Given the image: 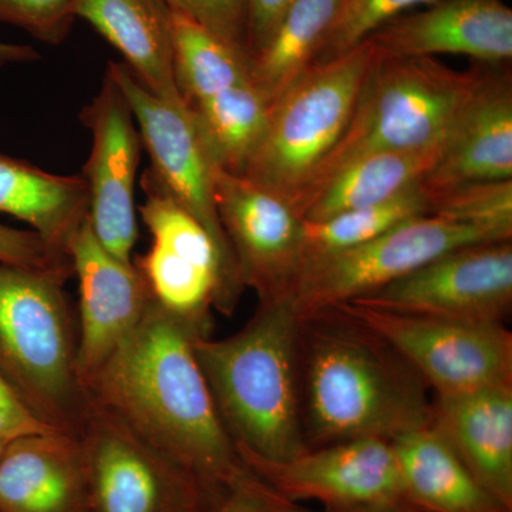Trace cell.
Masks as SVG:
<instances>
[{
  "label": "cell",
  "instance_id": "cell-1",
  "mask_svg": "<svg viewBox=\"0 0 512 512\" xmlns=\"http://www.w3.org/2000/svg\"><path fill=\"white\" fill-rule=\"evenodd\" d=\"M201 333L156 301L90 384L92 402L198 478L214 503L245 471L194 352Z\"/></svg>",
  "mask_w": 512,
  "mask_h": 512
},
{
  "label": "cell",
  "instance_id": "cell-2",
  "mask_svg": "<svg viewBox=\"0 0 512 512\" xmlns=\"http://www.w3.org/2000/svg\"><path fill=\"white\" fill-rule=\"evenodd\" d=\"M301 404L306 446L393 441L430 426V389L382 336L340 308L301 318Z\"/></svg>",
  "mask_w": 512,
  "mask_h": 512
},
{
  "label": "cell",
  "instance_id": "cell-3",
  "mask_svg": "<svg viewBox=\"0 0 512 512\" xmlns=\"http://www.w3.org/2000/svg\"><path fill=\"white\" fill-rule=\"evenodd\" d=\"M301 316L292 296L259 302L224 339L197 338L194 352L222 426L235 447L269 461L306 450L302 424Z\"/></svg>",
  "mask_w": 512,
  "mask_h": 512
},
{
  "label": "cell",
  "instance_id": "cell-4",
  "mask_svg": "<svg viewBox=\"0 0 512 512\" xmlns=\"http://www.w3.org/2000/svg\"><path fill=\"white\" fill-rule=\"evenodd\" d=\"M66 276L0 262V372L47 427L79 437L90 396Z\"/></svg>",
  "mask_w": 512,
  "mask_h": 512
},
{
  "label": "cell",
  "instance_id": "cell-5",
  "mask_svg": "<svg viewBox=\"0 0 512 512\" xmlns=\"http://www.w3.org/2000/svg\"><path fill=\"white\" fill-rule=\"evenodd\" d=\"M478 72L480 67L458 72L434 57H393L377 52L345 133L292 207L359 158L443 146L476 87Z\"/></svg>",
  "mask_w": 512,
  "mask_h": 512
},
{
  "label": "cell",
  "instance_id": "cell-6",
  "mask_svg": "<svg viewBox=\"0 0 512 512\" xmlns=\"http://www.w3.org/2000/svg\"><path fill=\"white\" fill-rule=\"evenodd\" d=\"M376 55L366 39L299 76L271 103L264 134L242 177L293 204L345 133Z\"/></svg>",
  "mask_w": 512,
  "mask_h": 512
},
{
  "label": "cell",
  "instance_id": "cell-7",
  "mask_svg": "<svg viewBox=\"0 0 512 512\" xmlns=\"http://www.w3.org/2000/svg\"><path fill=\"white\" fill-rule=\"evenodd\" d=\"M111 76L124 93L151 170L188 214L210 235L220 254L224 299L222 315L237 309L245 288L215 201L214 164L211 163L190 110L185 103H170L157 97L123 62L107 64Z\"/></svg>",
  "mask_w": 512,
  "mask_h": 512
},
{
  "label": "cell",
  "instance_id": "cell-8",
  "mask_svg": "<svg viewBox=\"0 0 512 512\" xmlns=\"http://www.w3.org/2000/svg\"><path fill=\"white\" fill-rule=\"evenodd\" d=\"M79 439L87 512H204L214 504L187 468L92 400Z\"/></svg>",
  "mask_w": 512,
  "mask_h": 512
},
{
  "label": "cell",
  "instance_id": "cell-9",
  "mask_svg": "<svg viewBox=\"0 0 512 512\" xmlns=\"http://www.w3.org/2000/svg\"><path fill=\"white\" fill-rule=\"evenodd\" d=\"M336 308L390 343L434 394L512 386V333L505 323L403 315L356 302Z\"/></svg>",
  "mask_w": 512,
  "mask_h": 512
},
{
  "label": "cell",
  "instance_id": "cell-10",
  "mask_svg": "<svg viewBox=\"0 0 512 512\" xmlns=\"http://www.w3.org/2000/svg\"><path fill=\"white\" fill-rule=\"evenodd\" d=\"M141 188L144 202L138 211L153 244L133 264L161 308L210 338L212 312L221 313L224 299L217 247L151 168L144 171Z\"/></svg>",
  "mask_w": 512,
  "mask_h": 512
},
{
  "label": "cell",
  "instance_id": "cell-11",
  "mask_svg": "<svg viewBox=\"0 0 512 512\" xmlns=\"http://www.w3.org/2000/svg\"><path fill=\"white\" fill-rule=\"evenodd\" d=\"M474 244L490 242L473 229L423 215L366 244L306 266L289 295L303 318L366 298L453 249Z\"/></svg>",
  "mask_w": 512,
  "mask_h": 512
},
{
  "label": "cell",
  "instance_id": "cell-12",
  "mask_svg": "<svg viewBox=\"0 0 512 512\" xmlns=\"http://www.w3.org/2000/svg\"><path fill=\"white\" fill-rule=\"evenodd\" d=\"M242 463L285 500H315L325 510H413L392 441L357 439L269 461L237 448ZM420 512V511H419Z\"/></svg>",
  "mask_w": 512,
  "mask_h": 512
},
{
  "label": "cell",
  "instance_id": "cell-13",
  "mask_svg": "<svg viewBox=\"0 0 512 512\" xmlns=\"http://www.w3.org/2000/svg\"><path fill=\"white\" fill-rule=\"evenodd\" d=\"M353 302L403 315L504 323L512 309V242L453 249Z\"/></svg>",
  "mask_w": 512,
  "mask_h": 512
},
{
  "label": "cell",
  "instance_id": "cell-14",
  "mask_svg": "<svg viewBox=\"0 0 512 512\" xmlns=\"http://www.w3.org/2000/svg\"><path fill=\"white\" fill-rule=\"evenodd\" d=\"M80 117L92 134V150L82 171L89 190L90 227L111 255L133 264L134 187L144 147L130 104L109 70Z\"/></svg>",
  "mask_w": 512,
  "mask_h": 512
},
{
  "label": "cell",
  "instance_id": "cell-15",
  "mask_svg": "<svg viewBox=\"0 0 512 512\" xmlns=\"http://www.w3.org/2000/svg\"><path fill=\"white\" fill-rule=\"evenodd\" d=\"M215 201L239 279L259 302L289 295L299 266L305 221L291 202L242 175L215 168Z\"/></svg>",
  "mask_w": 512,
  "mask_h": 512
},
{
  "label": "cell",
  "instance_id": "cell-16",
  "mask_svg": "<svg viewBox=\"0 0 512 512\" xmlns=\"http://www.w3.org/2000/svg\"><path fill=\"white\" fill-rule=\"evenodd\" d=\"M67 254L79 282L77 372L89 390L104 363L144 318L153 296L134 264L120 261L100 244L89 217L74 232Z\"/></svg>",
  "mask_w": 512,
  "mask_h": 512
},
{
  "label": "cell",
  "instance_id": "cell-17",
  "mask_svg": "<svg viewBox=\"0 0 512 512\" xmlns=\"http://www.w3.org/2000/svg\"><path fill=\"white\" fill-rule=\"evenodd\" d=\"M480 64L473 93L421 181L427 194L476 181L512 180L511 69Z\"/></svg>",
  "mask_w": 512,
  "mask_h": 512
},
{
  "label": "cell",
  "instance_id": "cell-18",
  "mask_svg": "<svg viewBox=\"0 0 512 512\" xmlns=\"http://www.w3.org/2000/svg\"><path fill=\"white\" fill-rule=\"evenodd\" d=\"M367 39L383 56L463 55L483 64L512 59V10L503 0H437L397 16Z\"/></svg>",
  "mask_w": 512,
  "mask_h": 512
},
{
  "label": "cell",
  "instance_id": "cell-19",
  "mask_svg": "<svg viewBox=\"0 0 512 512\" xmlns=\"http://www.w3.org/2000/svg\"><path fill=\"white\" fill-rule=\"evenodd\" d=\"M79 437L50 430L9 441L0 453V512H87Z\"/></svg>",
  "mask_w": 512,
  "mask_h": 512
},
{
  "label": "cell",
  "instance_id": "cell-20",
  "mask_svg": "<svg viewBox=\"0 0 512 512\" xmlns=\"http://www.w3.org/2000/svg\"><path fill=\"white\" fill-rule=\"evenodd\" d=\"M430 426L512 510V386L434 394Z\"/></svg>",
  "mask_w": 512,
  "mask_h": 512
},
{
  "label": "cell",
  "instance_id": "cell-21",
  "mask_svg": "<svg viewBox=\"0 0 512 512\" xmlns=\"http://www.w3.org/2000/svg\"><path fill=\"white\" fill-rule=\"evenodd\" d=\"M74 15L119 50L151 93L184 103L174 73V15L165 0H74Z\"/></svg>",
  "mask_w": 512,
  "mask_h": 512
},
{
  "label": "cell",
  "instance_id": "cell-22",
  "mask_svg": "<svg viewBox=\"0 0 512 512\" xmlns=\"http://www.w3.org/2000/svg\"><path fill=\"white\" fill-rule=\"evenodd\" d=\"M410 503L420 512H512L431 426L392 441Z\"/></svg>",
  "mask_w": 512,
  "mask_h": 512
},
{
  "label": "cell",
  "instance_id": "cell-23",
  "mask_svg": "<svg viewBox=\"0 0 512 512\" xmlns=\"http://www.w3.org/2000/svg\"><path fill=\"white\" fill-rule=\"evenodd\" d=\"M0 214L26 222L52 247L66 252L89 214L82 174L57 175L0 153Z\"/></svg>",
  "mask_w": 512,
  "mask_h": 512
},
{
  "label": "cell",
  "instance_id": "cell-24",
  "mask_svg": "<svg viewBox=\"0 0 512 512\" xmlns=\"http://www.w3.org/2000/svg\"><path fill=\"white\" fill-rule=\"evenodd\" d=\"M441 147L359 158L295 202L293 208L303 221L318 222L392 200L421 184L440 157Z\"/></svg>",
  "mask_w": 512,
  "mask_h": 512
},
{
  "label": "cell",
  "instance_id": "cell-25",
  "mask_svg": "<svg viewBox=\"0 0 512 512\" xmlns=\"http://www.w3.org/2000/svg\"><path fill=\"white\" fill-rule=\"evenodd\" d=\"M343 0H296L264 49L251 59V82L274 103L315 63Z\"/></svg>",
  "mask_w": 512,
  "mask_h": 512
},
{
  "label": "cell",
  "instance_id": "cell-26",
  "mask_svg": "<svg viewBox=\"0 0 512 512\" xmlns=\"http://www.w3.org/2000/svg\"><path fill=\"white\" fill-rule=\"evenodd\" d=\"M187 107L214 167L244 173L268 121L271 104L264 94L247 82Z\"/></svg>",
  "mask_w": 512,
  "mask_h": 512
},
{
  "label": "cell",
  "instance_id": "cell-27",
  "mask_svg": "<svg viewBox=\"0 0 512 512\" xmlns=\"http://www.w3.org/2000/svg\"><path fill=\"white\" fill-rule=\"evenodd\" d=\"M173 15L174 73L185 106L251 82L247 53L192 20Z\"/></svg>",
  "mask_w": 512,
  "mask_h": 512
},
{
  "label": "cell",
  "instance_id": "cell-28",
  "mask_svg": "<svg viewBox=\"0 0 512 512\" xmlns=\"http://www.w3.org/2000/svg\"><path fill=\"white\" fill-rule=\"evenodd\" d=\"M423 215H429V195L419 184L380 204L342 212L328 220L305 221L298 275L313 262L359 247Z\"/></svg>",
  "mask_w": 512,
  "mask_h": 512
},
{
  "label": "cell",
  "instance_id": "cell-29",
  "mask_svg": "<svg viewBox=\"0 0 512 512\" xmlns=\"http://www.w3.org/2000/svg\"><path fill=\"white\" fill-rule=\"evenodd\" d=\"M429 195V215L473 229L485 242L512 239V180L476 181Z\"/></svg>",
  "mask_w": 512,
  "mask_h": 512
},
{
  "label": "cell",
  "instance_id": "cell-30",
  "mask_svg": "<svg viewBox=\"0 0 512 512\" xmlns=\"http://www.w3.org/2000/svg\"><path fill=\"white\" fill-rule=\"evenodd\" d=\"M434 2L437 0H343L313 64L345 55L403 10Z\"/></svg>",
  "mask_w": 512,
  "mask_h": 512
},
{
  "label": "cell",
  "instance_id": "cell-31",
  "mask_svg": "<svg viewBox=\"0 0 512 512\" xmlns=\"http://www.w3.org/2000/svg\"><path fill=\"white\" fill-rule=\"evenodd\" d=\"M76 20L74 0H0V23L25 30L45 45H62Z\"/></svg>",
  "mask_w": 512,
  "mask_h": 512
},
{
  "label": "cell",
  "instance_id": "cell-32",
  "mask_svg": "<svg viewBox=\"0 0 512 512\" xmlns=\"http://www.w3.org/2000/svg\"><path fill=\"white\" fill-rule=\"evenodd\" d=\"M170 9L247 53V0H165ZM249 57V56H248Z\"/></svg>",
  "mask_w": 512,
  "mask_h": 512
},
{
  "label": "cell",
  "instance_id": "cell-33",
  "mask_svg": "<svg viewBox=\"0 0 512 512\" xmlns=\"http://www.w3.org/2000/svg\"><path fill=\"white\" fill-rule=\"evenodd\" d=\"M0 262L53 272L69 279L73 276L69 254L52 247L32 229L0 224Z\"/></svg>",
  "mask_w": 512,
  "mask_h": 512
},
{
  "label": "cell",
  "instance_id": "cell-34",
  "mask_svg": "<svg viewBox=\"0 0 512 512\" xmlns=\"http://www.w3.org/2000/svg\"><path fill=\"white\" fill-rule=\"evenodd\" d=\"M281 495L275 493L245 466L241 474L217 503L204 512H279Z\"/></svg>",
  "mask_w": 512,
  "mask_h": 512
},
{
  "label": "cell",
  "instance_id": "cell-35",
  "mask_svg": "<svg viewBox=\"0 0 512 512\" xmlns=\"http://www.w3.org/2000/svg\"><path fill=\"white\" fill-rule=\"evenodd\" d=\"M50 430L53 429L37 419L28 404L23 402L9 380L0 372V441L9 443L19 437Z\"/></svg>",
  "mask_w": 512,
  "mask_h": 512
},
{
  "label": "cell",
  "instance_id": "cell-36",
  "mask_svg": "<svg viewBox=\"0 0 512 512\" xmlns=\"http://www.w3.org/2000/svg\"><path fill=\"white\" fill-rule=\"evenodd\" d=\"M296 0H247L248 30L247 52L249 59L258 55L274 36L279 23Z\"/></svg>",
  "mask_w": 512,
  "mask_h": 512
},
{
  "label": "cell",
  "instance_id": "cell-37",
  "mask_svg": "<svg viewBox=\"0 0 512 512\" xmlns=\"http://www.w3.org/2000/svg\"><path fill=\"white\" fill-rule=\"evenodd\" d=\"M39 59V52L32 46L0 42V69L10 64L32 63Z\"/></svg>",
  "mask_w": 512,
  "mask_h": 512
},
{
  "label": "cell",
  "instance_id": "cell-38",
  "mask_svg": "<svg viewBox=\"0 0 512 512\" xmlns=\"http://www.w3.org/2000/svg\"><path fill=\"white\" fill-rule=\"evenodd\" d=\"M279 512H312L306 510L292 501L285 500L281 497V510ZM325 512H419L413 510H380V508H356V510H325Z\"/></svg>",
  "mask_w": 512,
  "mask_h": 512
},
{
  "label": "cell",
  "instance_id": "cell-39",
  "mask_svg": "<svg viewBox=\"0 0 512 512\" xmlns=\"http://www.w3.org/2000/svg\"><path fill=\"white\" fill-rule=\"evenodd\" d=\"M5 444L6 443H2V441H0V453H2L3 447H5Z\"/></svg>",
  "mask_w": 512,
  "mask_h": 512
}]
</instances>
